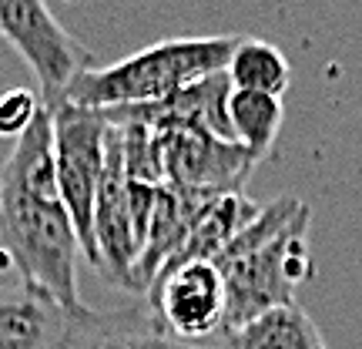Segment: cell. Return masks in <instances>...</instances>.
Masks as SVG:
<instances>
[{
    "mask_svg": "<svg viewBox=\"0 0 362 349\" xmlns=\"http://www.w3.org/2000/svg\"><path fill=\"white\" fill-rule=\"evenodd\" d=\"M0 269H4V259H0Z\"/></svg>",
    "mask_w": 362,
    "mask_h": 349,
    "instance_id": "9a60e30c",
    "label": "cell"
},
{
    "mask_svg": "<svg viewBox=\"0 0 362 349\" xmlns=\"http://www.w3.org/2000/svg\"><path fill=\"white\" fill-rule=\"evenodd\" d=\"M0 38L34 71L44 108L61 101L67 84L94 67L90 51L54 17L47 0H0Z\"/></svg>",
    "mask_w": 362,
    "mask_h": 349,
    "instance_id": "8992f818",
    "label": "cell"
},
{
    "mask_svg": "<svg viewBox=\"0 0 362 349\" xmlns=\"http://www.w3.org/2000/svg\"><path fill=\"white\" fill-rule=\"evenodd\" d=\"M64 349H228V343L192 346L171 339L148 306H124V309H88L81 306L71 316Z\"/></svg>",
    "mask_w": 362,
    "mask_h": 349,
    "instance_id": "ba28073f",
    "label": "cell"
},
{
    "mask_svg": "<svg viewBox=\"0 0 362 349\" xmlns=\"http://www.w3.org/2000/svg\"><path fill=\"white\" fill-rule=\"evenodd\" d=\"M40 104L27 88H11L0 94V138H21L37 118Z\"/></svg>",
    "mask_w": 362,
    "mask_h": 349,
    "instance_id": "5bb4252c",
    "label": "cell"
},
{
    "mask_svg": "<svg viewBox=\"0 0 362 349\" xmlns=\"http://www.w3.org/2000/svg\"><path fill=\"white\" fill-rule=\"evenodd\" d=\"M282 98H272V94H262V91H238L232 88V98H228V125H232L235 142L242 144L245 151L265 158L269 148L275 144L279 131H282Z\"/></svg>",
    "mask_w": 362,
    "mask_h": 349,
    "instance_id": "7c38bea8",
    "label": "cell"
},
{
    "mask_svg": "<svg viewBox=\"0 0 362 349\" xmlns=\"http://www.w3.org/2000/svg\"><path fill=\"white\" fill-rule=\"evenodd\" d=\"M144 306L155 316V323L178 343L192 346L228 343L225 339L228 292L215 262H168L148 285Z\"/></svg>",
    "mask_w": 362,
    "mask_h": 349,
    "instance_id": "5b68a950",
    "label": "cell"
},
{
    "mask_svg": "<svg viewBox=\"0 0 362 349\" xmlns=\"http://www.w3.org/2000/svg\"><path fill=\"white\" fill-rule=\"evenodd\" d=\"M74 312L24 282H0V349H64Z\"/></svg>",
    "mask_w": 362,
    "mask_h": 349,
    "instance_id": "9c48e42d",
    "label": "cell"
},
{
    "mask_svg": "<svg viewBox=\"0 0 362 349\" xmlns=\"http://www.w3.org/2000/svg\"><path fill=\"white\" fill-rule=\"evenodd\" d=\"M259 215H262V205L252 202L245 192H232V195L211 198V202L202 208V215L194 219V225L188 229L181 248L168 262H192V259L215 262L225 248L232 246L235 235L245 232ZM168 262H165V265H168Z\"/></svg>",
    "mask_w": 362,
    "mask_h": 349,
    "instance_id": "30bf717a",
    "label": "cell"
},
{
    "mask_svg": "<svg viewBox=\"0 0 362 349\" xmlns=\"http://www.w3.org/2000/svg\"><path fill=\"white\" fill-rule=\"evenodd\" d=\"M78 235L57 192L51 111L40 104L0 171V259L17 282L74 312L84 306L78 299Z\"/></svg>",
    "mask_w": 362,
    "mask_h": 349,
    "instance_id": "6da1fadb",
    "label": "cell"
},
{
    "mask_svg": "<svg viewBox=\"0 0 362 349\" xmlns=\"http://www.w3.org/2000/svg\"><path fill=\"white\" fill-rule=\"evenodd\" d=\"M138 121V118H134ZM155 135V155L161 185L205 195L242 192L259 158L242 144L192 125H148Z\"/></svg>",
    "mask_w": 362,
    "mask_h": 349,
    "instance_id": "52a82bcc",
    "label": "cell"
},
{
    "mask_svg": "<svg viewBox=\"0 0 362 349\" xmlns=\"http://www.w3.org/2000/svg\"><path fill=\"white\" fill-rule=\"evenodd\" d=\"M54 125V165H57V192L64 202L81 256L94 269V208L101 192L104 165H107V121L101 111L57 101L47 108Z\"/></svg>",
    "mask_w": 362,
    "mask_h": 349,
    "instance_id": "277c9868",
    "label": "cell"
},
{
    "mask_svg": "<svg viewBox=\"0 0 362 349\" xmlns=\"http://www.w3.org/2000/svg\"><path fill=\"white\" fill-rule=\"evenodd\" d=\"M228 312L225 339L282 306H296V289L312 275L309 256V205L292 195L262 205V215L218 259Z\"/></svg>",
    "mask_w": 362,
    "mask_h": 349,
    "instance_id": "7a4b0ae2",
    "label": "cell"
},
{
    "mask_svg": "<svg viewBox=\"0 0 362 349\" xmlns=\"http://www.w3.org/2000/svg\"><path fill=\"white\" fill-rule=\"evenodd\" d=\"M228 81L238 91H262L272 98H282L292 84V67L285 61V54L259 38H242L228 61Z\"/></svg>",
    "mask_w": 362,
    "mask_h": 349,
    "instance_id": "4fadbf2b",
    "label": "cell"
},
{
    "mask_svg": "<svg viewBox=\"0 0 362 349\" xmlns=\"http://www.w3.org/2000/svg\"><path fill=\"white\" fill-rule=\"evenodd\" d=\"M238 34H208V38H171L151 47L121 57L117 64L88 67L67 84L61 101H71L90 111L138 108L165 101L181 88L225 71L238 47ZM57 104V101H54Z\"/></svg>",
    "mask_w": 362,
    "mask_h": 349,
    "instance_id": "3957f363",
    "label": "cell"
},
{
    "mask_svg": "<svg viewBox=\"0 0 362 349\" xmlns=\"http://www.w3.org/2000/svg\"><path fill=\"white\" fill-rule=\"evenodd\" d=\"M228 349H329V343L298 306H282L228 336Z\"/></svg>",
    "mask_w": 362,
    "mask_h": 349,
    "instance_id": "8fae6325",
    "label": "cell"
}]
</instances>
